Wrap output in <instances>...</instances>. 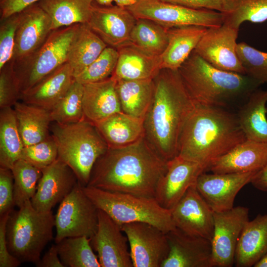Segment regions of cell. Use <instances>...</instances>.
Instances as JSON below:
<instances>
[{"label": "cell", "mask_w": 267, "mask_h": 267, "mask_svg": "<svg viewBox=\"0 0 267 267\" xmlns=\"http://www.w3.org/2000/svg\"><path fill=\"white\" fill-rule=\"evenodd\" d=\"M83 189L97 209L104 211L121 226L144 222L166 233L176 228L171 211L161 206L154 197L112 192L87 185L83 186Z\"/></svg>", "instance_id": "7"}, {"label": "cell", "mask_w": 267, "mask_h": 267, "mask_svg": "<svg viewBox=\"0 0 267 267\" xmlns=\"http://www.w3.org/2000/svg\"><path fill=\"white\" fill-rule=\"evenodd\" d=\"M154 94L143 119L144 137L168 161L178 155L183 127L196 106L178 70L161 69L153 79Z\"/></svg>", "instance_id": "2"}, {"label": "cell", "mask_w": 267, "mask_h": 267, "mask_svg": "<svg viewBox=\"0 0 267 267\" xmlns=\"http://www.w3.org/2000/svg\"><path fill=\"white\" fill-rule=\"evenodd\" d=\"M171 214L176 228L212 241L214 212L198 192L195 184L187 189L171 210Z\"/></svg>", "instance_id": "18"}, {"label": "cell", "mask_w": 267, "mask_h": 267, "mask_svg": "<svg viewBox=\"0 0 267 267\" xmlns=\"http://www.w3.org/2000/svg\"><path fill=\"white\" fill-rule=\"evenodd\" d=\"M128 238L122 226L98 209V224L90 244L101 267H134Z\"/></svg>", "instance_id": "14"}, {"label": "cell", "mask_w": 267, "mask_h": 267, "mask_svg": "<svg viewBox=\"0 0 267 267\" xmlns=\"http://www.w3.org/2000/svg\"><path fill=\"white\" fill-rule=\"evenodd\" d=\"M222 13L223 24L239 30L244 22L267 20V0H225Z\"/></svg>", "instance_id": "36"}, {"label": "cell", "mask_w": 267, "mask_h": 267, "mask_svg": "<svg viewBox=\"0 0 267 267\" xmlns=\"http://www.w3.org/2000/svg\"><path fill=\"white\" fill-rule=\"evenodd\" d=\"M117 50L118 61L112 75L116 80L153 79L162 69L161 56L151 55L130 42Z\"/></svg>", "instance_id": "25"}, {"label": "cell", "mask_w": 267, "mask_h": 267, "mask_svg": "<svg viewBox=\"0 0 267 267\" xmlns=\"http://www.w3.org/2000/svg\"><path fill=\"white\" fill-rule=\"evenodd\" d=\"M10 212L0 216V267H17L21 262L10 252L6 240V225Z\"/></svg>", "instance_id": "46"}, {"label": "cell", "mask_w": 267, "mask_h": 267, "mask_svg": "<svg viewBox=\"0 0 267 267\" xmlns=\"http://www.w3.org/2000/svg\"><path fill=\"white\" fill-rule=\"evenodd\" d=\"M92 0H40L37 2L49 16L52 30L88 22Z\"/></svg>", "instance_id": "33"}, {"label": "cell", "mask_w": 267, "mask_h": 267, "mask_svg": "<svg viewBox=\"0 0 267 267\" xmlns=\"http://www.w3.org/2000/svg\"><path fill=\"white\" fill-rule=\"evenodd\" d=\"M166 234L170 251L161 267H213L210 240L177 228Z\"/></svg>", "instance_id": "20"}, {"label": "cell", "mask_w": 267, "mask_h": 267, "mask_svg": "<svg viewBox=\"0 0 267 267\" xmlns=\"http://www.w3.org/2000/svg\"><path fill=\"white\" fill-rule=\"evenodd\" d=\"M130 42L151 55L160 56L168 44V29L150 20L137 18Z\"/></svg>", "instance_id": "35"}, {"label": "cell", "mask_w": 267, "mask_h": 267, "mask_svg": "<svg viewBox=\"0 0 267 267\" xmlns=\"http://www.w3.org/2000/svg\"><path fill=\"white\" fill-rule=\"evenodd\" d=\"M116 90L122 111L143 119L154 94L153 79L116 80Z\"/></svg>", "instance_id": "32"}, {"label": "cell", "mask_w": 267, "mask_h": 267, "mask_svg": "<svg viewBox=\"0 0 267 267\" xmlns=\"http://www.w3.org/2000/svg\"><path fill=\"white\" fill-rule=\"evenodd\" d=\"M11 171L13 177V198L15 206L18 208L34 196L42 170L19 159L15 162Z\"/></svg>", "instance_id": "38"}, {"label": "cell", "mask_w": 267, "mask_h": 267, "mask_svg": "<svg viewBox=\"0 0 267 267\" xmlns=\"http://www.w3.org/2000/svg\"><path fill=\"white\" fill-rule=\"evenodd\" d=\"M14 206L12 171L0 167V216L11 212Z\"/></svg>", "instance_id": "45"}, {"label": "cell", "mask_w": 267, "mask_h": 267, "mask_svg": "<svg viewBox=\"0 0 267 267\" xmlns=\"http://www.w3.org/2000/svg\"><path fill=\"white\" fill-rule=\"evenodd\" d=\"M250 183L256 189L267 192V164L263 169L256 173Z\"/></svg>", "instance_id": "50"}, {"label": "cell", "mask_w": 267, "mask_h": 267, "mask_svg": "<svg viewBox=\"0 0 267 267\" xmlns=\"http://www.w3.org/2000/svg\"><path fill=\"white\" fill-rule=\"evenodd\" d=\"M267 164V142L246 139L213 161L207 171L213 173L256 172Z\"/></svg>", "instance_id": "22"}, {"label": "cell", "mask_w": 267, "mask_h": 267, "mask_svg": "<svg viewBox=\"0 0 267 267\" xmlns=\"http://www.w3.org/2000/svg\"><path fill=\"white\" fill-rule=\"evenodd\" d=\"M249 220V209L244 206L214 212V232L211 241L213 267L233 266L239 237Z\"/></svg>", "instance_id": "12"}, {"label": "cell", "mask_w": 267, "mask_h": 267, "mask_svg": "<svg viewBox=\"0 0 267 267\" xmlns=\"http://www.w3.org/2000/svg\"><path fill=\"white\" fill-rule=\"evenodd\" d=\"M94 1H95L98 4L101 5L105 6H110L112 5V2L114 1V0H92Z\"/></svg>", "instance_id": "53"}, {"label": "cell", "mask_w": 267, "mask_h": 267, "mask_svg": "<svg viewBox=\"0 0 267 267\" xmlns=\"http://www.w3.org/2000/svg\"><path fill=\"white\" fill-rule=\"evenodd\" d=\"M107 46L87 23L79 24L72 39L67 62L75 77L89 66Z\"/></svg>", "instance_id": "30"}, {"label": "cell", "mask_w": 267, "mask_h": 267, "mask_svg": "<svg viewBox=\"0 0 267 267\" xmlns=\"http://www.w3.org/2000/svg\"><path fill=\"white\" fill-rule=\"evenodd\" d=\"M246 139L237 115L223 107L196 104L183 127L178 156L208 168Z\"/></svg>", "instance_id": "3"}, {"label": "cell", "mask_w": 267, "mask_h": 267, "mask_svg": "<svg viewBox=\"0 0 267 267\" xmlns=\"http://www.w3.org/2000/svg\"><path fill=\"white\" fill-rule=\"evenodd\" d=\"M197 104L224 107L229 102L248 97L262 84L245 74L214 67L194 50L178 69Z\"/></svg>", "instance_id": "4"}, {"label": "cell", "mask_w": 267, "mask_h": 267, "mask_svg": "<svg viewBox=\"0 0 267 267\" xmlns=\"http://www.w3.org/2000/svg\"><path fill=\"white\" fill-rule=\"evenodd\" d=\"M122 230L128 238L134 267H161L170 251L166 233L144 222L124 224Z\"/></svg>", "instance_id": "11"}, {"label": "cell", "mask_w": 267, "mask_h": 267, "mask_svg": "<svg viewBox=\"0 0 267 267\" xmlns=\"http://www.w3.org/2000/svg\"><path fill=\"white\" fill-rule=\"evenodd\" d=\"M50 131L57 158L70 168L83 186L87 185L95 162L108 148L95 125L86 119L66 125L54 122Z\"/></svg>", "instance_id": "5"}, {"label": "cell", "mask_w": 267, "mask_h": 267, "mask_svg": "<svg viewBox=\"0 0 267 267\" xmlns=\"http://www.w3.org/2000/svg\"><path fill=\"white\" fill-rule=\"evenodd\" d=\"M194 9H207L222 12L225 0H162Z\"/></svg>", "instance_id": "47"}, {"label": "cell", "mask_w": 267, "mask_h": 267, "mask_svg": "<svg viewBox=\"0 0 267 267\" xmlns=\"http://www.w3.org/2000/svg\"><path fill=\"white\" fill-rule=\"evenodd\" d=\"M40 0H0V19L19 12Z\"/></svg>", "instance_id": "48"}, {"label": "cell", "mask_w": 267, "mask_h": 267, "mask_svg": "<svg viewBox=\"0 0 267 267\" xmlns=\"http://www.w3.org/2000/svg\"><path fill=\"white\" fill-rule=\"evenodd\" d=\"M167 162L144 136L132 144L108 147L95 162L87 186L103 190L154 197Z\"/></svg>", "instance_id": "1"}, {"label": "cell", "mask_w": 267, "mask_h": 267, "mask_svg": "<svg viewBox=\"0 0 267 267\" xmlns=\"http://www.w3.org/2000/svg\"><path fill=\"white\" fill-rule=\"evenodd\" d=\"M238 31L223 23L209 28L194 51L216 68L246 75L237 52Z\"/></svg>", "instance_id": "13"}, {"label": "cell", "mask_w": 267, "mask_h": 267, "mask_svg": "<svg viewBox=\"0 0 267 267\" xmlns=\"http://www.w3.org/2000/svg\"><path fill=\"white\" fill-rule=\"evenodd\" d=\"M21 93L10 60L0 69V108L12 107L20 99Z\"/></svg>", "instance_id": "44"}, {"label": "cell", "mask_w": 267, "mask_h": 267, "mask_svg": "<svg viewBox=\"0 0 267 267\" xmlns=\"http://www.w3.org/2000/svg\"><path fill=\"white\" fill-rule=\"evenodd\" d=\"M57 156V147L50 134L42 141L24 146L20 159L42 170L54 162Z\"/></svg>", "instance_id": "42"}, {"label": "cell", "mask_w": 267, "mask_h": 267, "mask_svg": "<svg viewBox=\"0 0 267 267\" xmlns=\"http://www.w3.org/2000/svg\"><path fill=\"white\" fill-rule=\"evenodd\" d=\"M94 124L108 147L126 146L144 136L143 119L122 111Z\"/></svg>", "instance_id": "28"}, {"label": "cell", "mask_w": 267, "mask_h": 267, "mask_svg": "<svg viewBox=\"0 0 267 267\" xmlns=\"http://www.w3.org/2000/svg\"><path fill=\"white\" fill-rule=\"evenodd\" d=\"M136 18L153 21L167 28L196 25L217 27L223 23L222 12L207 9H194L162 0H138L126 7Z\"/></svg>", "instance_id": "9"}, {"label": "cell", "mask_w": 267, "mask_h": 267, "mask_svg": "<svg viewBox=\"0 0 267 267\" xmlns=\"http://www.w3.org/2000/svg\"><path fill=\"white\" fill-rule=\"evenodd\" d=\"M267 90L257 89L248 97L237 115L247 139L267 142Z\"/></svg>", "instance_id": "31"}, {"label": "cell", "mask_w": 267, "mask_h": 267, "mask_svg": "<svg viewBox=\"0 0 267 267\" xmlns=\"http://www.w3.org/2000/svg\"><path fill=\"white\" fill-rule=\"evenodd\" d=\"M13 106L24 146L42 141L50 135L52 121L49 110L23 101L17 102Z\"/></svg>", "instance_id": "29"}, {"label": "cell", "mask_w": 267, "mask_h": 267, "mask_svg": "<svg viewBox=\"0 0 267 267\" xmlns=\"http://www.w3.org/2000/svg\"><path fill=\"white\" fill-rule=\"evenodd\" d=\"M35 265L38 267H64L60 259L56 245H52Z\"/></svg>", "instance_id": "49"}, {"label": "cell", "mask_w": 267, "mask_h": 267, "mask_svg": "<svg viewBox=\"0 0 267 267\" xmlns=\"http://www.w3.org/2000/svg\"><path fill=\"white\" fill-rule=\"evenodd\" d=\"M208 29L206 27L196 25L168 29V44L161 56L162 69L178 70Z\"/></svg>", "instance_id": "27"}, {"label": "cell", "mask_w": 267, "mask_h": 267, "mask_svg": "<svg viewBox=\"0 0 267 267\" xmlns=\"http://www.w3.org/2000/svg\"><path fill=\"white\" fill-rule=\"evenodd\" d=\"M83 85V106L87 120L95 124L122 111L116 80L112 76L102 81Z\"/></svg>", "instance_id": "24"}, {"label": "cell", "mask_w": 267, "mask_h": 267, "mask_svg": "<svg viewBox=\"0 0 267 267\" xmlns=\"http://www.w3.org/2000/svg\"><path fill=\"white\" fill-rule=\"evenodd\" d=\"M79 24L53 30L34 53L20 62L12 63L21 95L67 62L69 46Z\"/></svg>", "instance_id": "8"}, {"label": "cell", "mask_w": 267, "mask_h": 267, "mask_svg": "<svg viewBox=\"0 0 267 267\" xmlns=\"http://www.w3.org/2000/svg\"><path fill=\"white\" fill-rule=\"evenodd\" d=\"M83 92L84 85L75 80L65 94L50 110L52 122L66 125L86 119L83 106Z\"/></svg>", "instance_id": "39"}, {"label": "cell", "mask_w": 267, "mask_h": 267, "mask_svg": "<svg viewBox=\"0 0 267 267\" xmlns=\"http://www.w3.org/2000/svg\"><path fill=\"white\" fill-rule=\"evenodd\" d=\"M75 81L72 69L66 62L21 94L24 103L51 110Z\"/></svg>", "instance_id": "23"}, {"label": "cell", "mask_w": 267, "mask_h": 267, "mask_svg": "<svg viewBox=\"0 0 267 267\" xmlns=\"http://www.w3.org/2000/svg\"><path fill=\"white\" fill-rule=\"evenodd\" d=\"M136 21V18L125 7L101 5L93 1L87 23L107 46L118 49L130 42Z\"/></svg>", "instance_id": "15"}, {"label": "cell", "mask_w": 267, "mask_h": 267, "mask_svg": "<svg viewBox=\"0 0 267 267\" xmlns=\"http://www.w3.org/2000/svg\"><path fill=\"white\" fill-rule=\"evenodd\" d=\"M64 267H100L93 251L90 238L85 236L67 237L56 243Z\"/></svg>", "instance_id": "37"}, {"label": "cell", "mask_w": 267, "mask_h": 267, "mask_svg": "<svg viewBox=\"0 0 267 267\" xmlns=\"http://www.w3.org/2000/svg\"><path fill=\"white\" fill-rule=\"evenodd\" d=\"M13 56V64L32 55L45 42L53 31L51 20L37 2L19 12Z\"/></svg>", "instance_id": "17"}, {"label": "cell", "mask_w": 267, "mask_h": 267, "mask_svg": "<svg viewBox=\"0 0 267 267\" xmlns=\"http://www.w3.org/2000/svg\"><path fill=\"white\" fill-rule=\"evenodd\" d=\"M254 267H267V254L261 259Z\"/></svg>", "instance_id": "52"}, {"label": "cell", "mask_w": 267, "mask_h": 267, "mask_svg": "<svg viewBox=\"0 0 267 267\" xmlns=\"http://www.w3.org/2000/svg\"><path fill=\"white\" fill-rule=\"evenodd\" d=\"M207 168L178 156L168 161L167 170L157 186L155 198L161 206L171 211Z\"/></svg>", "instance_id": "16"}, {"label": "cell", "mask_w": 267, "mask_h": 267, "mask_svg": "<svg viewBox=\"0 0 267 267\" xmlns=\"http://www.w3.org/2000/svg\"><path fill=\"white\" fill-rule=\"evenodd\" d=\"M55 216L52 211L42 212L28 200L12 210L6 225V240L10 253L21 263L36 264L42 252L53 238Z\"/></svg>", "instance_id": "6"}, {"label": "cell", "mask_w": 267, "mask_h": 267, "mask_svg": "<svg viewBox=\"0 0 267 267\" xmlns=\"http://www.w3.org/2000/svg\"><path fill=\"white\" fill-rule=\"evenodd\" d=\"M78 181L62 200L55 215L57 243L67 237L85 236L91 238L98 224V209L84 192Z\"/></svg>", "instance_id": "10"}, {"label": "cell", "mask_w": 267, "mask_h": 267, "mask_svg": "<svg viewBox=\"0 0 267 267\" xmlns=\"http://www.w3.org/2000/svg\"><path fill=\"white\" fill-rule=\"evenodd\" d=\"M41 170L36 192L31 200L36 210L46 212L62 201L78 180L70 168L58 158Z\"/></svg>", "instance_id": "21"}, {"label": "cell", "mask_w": 267, "mask_h": 267, "mask_svg": "<svg viewBox=\"0 0 267 267\" xmlns=\"http://www.w3.org/2000/svg\"><path fill=\"white\" fill-rule=\"evenodd\" d=\"M237 52L246 75L262 85L267 83V52L245 42L237 44Z\"/></svg>", "instance_id": "41"}, {"label": "cell", "mask_w": 267, "mask_h": 267, "mask_svg": "<svg viewBox=\"0 0 267 267\" xmlns=\"http://www.w3.org/2000/svg\"><path fill=\"white\" fill-rule=\"evenodd\" d=\"M118 58L117 49L107 46L89 66L74 77L75 81L85 85L111 77L116 67Z\"/></svg>", "instance_id": "40"}, {"label": "cell", "mask_w": 267, "mask_h": 267, "mask_svg": "<svg viewBox=\"0 0 267 267\" xmlns=\"http://www.w3.org/2000/svg\"><path fill=\"white\" fill-rule=\"evenodd\" d=\"M267 254V213L249 220L239 237L234 264L237 267H254Z\"/></svg>", "instance_id": "26"}, {"label": "cell", "mask_w": 267, "mask_h": 267, "mask_svg": "<svg viewBox=\"0 0 267 267\" xmlns=\"http://www.w3.org/2000/svg\"><path fill=\"white\" fill-rule=\"evenodd\" d=\"M138 0H114L116 5L122 7H128L135 4Z\"/></svg>", "instance_id": "51"}, {"label": "cell", "mask_w": 267, "mask_h": 267, "mask_svg": "<svg viewBox=\"0 0 267 267\" xmlns=\"http://www.w3.org/2000/svg\"><path fill=\"white\" fill-rule=\"evenodd\" d=\"M24 147L12 107L0 111V167L11 170Z\"/></svg>", "instance_id": "34"}, {"label": "cell", "mask_w": 267, "mask_h": 267, "mask_svg": "<svg viewBox=\"0 0 267 267\" xmlns=\"http://www.w3.org/2000/svg\"><path fill=\"white\" fill-rule=\"evenodd\" d=\"M258 172L207 174L198 177L196 187L213 212H222L234 207L239 191L250 183Z\"/></svg>", "instance_id": "19"}, {"label": "cell", "mask_w": 267, "mask_h": 267, "mask_svg": "<svg viewBox=\"0 0 267 267\" xmlns=\"http://www.w3.org/2000/svg\"><path fill=\"white\" fill-rule=\"evenodd\" d=\"M19 20V12L0 19V69L12 59Z\"/></svg>", "instance_id": "43"}]
</instances>
